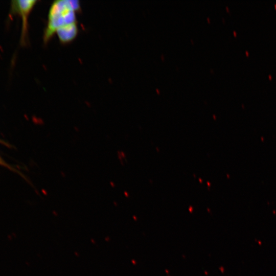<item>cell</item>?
I'll return each instance as SVG.
<instances>
[{
    "label": "cell",
    "instance_id": "1",
    "mask_svg": "<svg viewBox=\"0 0 276 276\" xmlns=\"http://www.w3.org/2000/svg\"><path fill=\"white\" fill-rule=\"evenodd\" d=\"M81 11L77 0H57L51 5L47 22L43 30V42L46 45L56 34V30L66 25L77 22V14Z\"/></svg>",
    "mask_w": 276,
    "mask_h": 276
},
{
    "label": "cell",
    "instance_id": "2",
    "mask_svg": "<svg viewBox=\"0 0 276 276\" xmlns=\"http://www.w3.org/2000/svg\"><path fill=\"white\" fill-rule=\"evenodd\" d=\"M37 2L36 0H18L13 1L12 2V12L18 14L22 18V31L20 38V42L22 45L27 44L28 17Z\"/></svg>",
    "mask_w": 276,
    "mask_h": 276
},
{
    "label": "cell",
    "instance_id": "3",
    "mask_svg": "<svg viewBox=\"0 0 276 276\" xmlns=\"http://www.w3.org/2000/svg\"><path fill=\"white\" fill-rule=\"evenodd\" d=\"M79 33L78 22L69 24L58 28L56 34L60 42L66 44L73 41Z\"/></svg>",
    "mask_w": 276,
    "mask_h": 276
},
{
    "label": "cell",
    "instance_id": "4",
    "mask_svg": "<svg viewBox=\"0 0 276 276\" xmlns=\"http://www.w3.org/2000/svg\"><path fill=\"white\" fill-rule=\"evenodd\" d=\"M0 164H4V163H3L2 159L1 158H0Z\"/></svg>",
    "mask_w": 276,
    "mask_h": 276
}]
</instances>
